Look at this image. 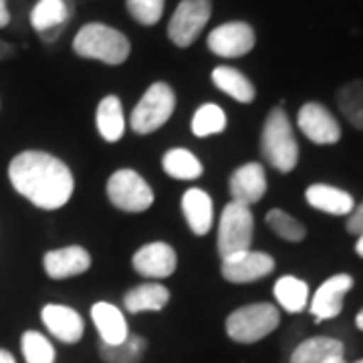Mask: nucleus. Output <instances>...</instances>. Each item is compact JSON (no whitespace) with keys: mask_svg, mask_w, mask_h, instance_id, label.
Returning <instances> with one entry per match:
<instances>
[{"mask_svg":"<svg viewBox=\"0 0 363 363\" xmlns=\"http://www.w3.org/2000/svg\"><path fill=\"white\" fill-rule=\"evenodd\" d=\"M0 363H16V362H14V357L11 351L0 350Z\"/></svg>","mask_w":363,"mask_h":363,"instance_id":"nucleus-35","label":"nucleus"},{"mask_svg":"<svg viewBox=\"0 0 363 363\" xmlns=\"http://www.w3.org/2000/svg\"><path fill=\"white\" fill-rule=\"evenodd\" d=\"M212 83L222 93L230 95L234 101H238V104H252L255 101L257 91L252 87V83L233 67H216L212 71Z\"/></svg>","mask_w":363,"mask_h":363,"instance_id":"nucleus-23","label":"nucleus"},{"mask_svg":"<svg viewBox=\"0 0 363 363\" xmlns=\"http://www.w3.org/2000/svg\"><path fill=\"white\" fill-rule=\"evenodd\" d=\"M305 198L309 206L321 210L325 214H333V216H350L351 210L355 208L353 196L350 192L329 186V184H313L307 188Z\"/></svg>","mask_w":363,"mask_h":363,"instance_id":"nucleus-18","label":"nucleus"},{"mask_svg":"<svg viewBox=\"0 0 363 363\" xmlns=\"http://www.w3.org/2000/svg\"><path fill=\"white\" fill-rule=\"evenodd\" d=\"M355 325H357V329H362L363 331V309L357 313V317H355Z\"/></svg>","mask_w":363,"mask_h":363,"instance_id":"nucleus-38","label":"nucleus"},{"mask_svg":"<svg viewBox=\"0 0 363 363\" xmlns=\"http://www.w3.org/2000/svg\"><path fill=\"white\" fill-rule=\"evenodd\" d=\"M176 109V95L168 83L157 81L143 93L140 104L131 113V128L140 135L154 133L162 125H166Z\"/></svg>","mask_w":363,"mask_h":363,"instance_id":"nucleus-5","label":"nucleus"},{"mask_svg":"<svg viewBox=\"0 0 363 363\" xmlns=\"http://www.w3.org/2000/svg\"><path fill=\"white\" fill-rule=\"evenodd\" d=\"M339 111L353 128L363 130V81H351L337 91Z\"/></svg>","mask_w":363,"mask_h":363,"instance_id":"nucleus-27","label":"nucleus"},{"mask_svg":"<svg viewBox=\"0 0 363 363\" xmlns=\"http://www.w3.org/2000/svg\"><path fill=\"white\" fill-rule=\"evenodd\" d=\"M351 286H353V277L345 272L327 279L323 285L317 289L311 301L313 317L317 321L335 319L343 309V298L351 291Z\"/></svg>","mask_w":363,"mask_h":363,"instance_id":"nucleus-14","label":"nucleus"},{"mask_svg":"<svg viewBox=\"0 0 363 363\" xmlns=\"http://www.w3.org/2000/svg\"><path fill=\"white\" fill-rule=\"evenodd\" d=\"M260 150L264 160L272 168L279 172H293L298 162V143L291 128V121L286 117L285 109L274 107L267 116L262 138H260Z\"/></svg>","mask_w":363,"mask_h":363,"instance_id":"nucleus-3","label":"nucleus"},{"mask_svg":"<svg viewBox=\"0 0 363 363\" xmlns=\"http://www.w3.org/2000/svg\"><path fill=\"white\" fill-rule=\"evenodd\" d=\"M91 319L101 337V343L105 345H119L130 337V329H128V321L123 313L111 303H105V301L95 303L91 307Z\"/></svg>","mask_w":363,"mask_h":363,"instance_id":"nucleus-17","label":"nucleus"},{"mask_svg":"<svg viewBox=\"0 0 363 363\" xmlns=\"http://www.w3.org/2000/svg\"><path fill=\"white\" fill-rule=\"evenodd\" d=\"M40 319L52 337H57L63 343H77L79 339L83 337L85 323L81 315L67 305H55V303L45 305L40 311Z\"/></svg>","mask_w":363,"mask_h":363,"instance_id":"nucleus-16","label":"nucleus"},{"mask_svg":"<svg viewBox=\"0 0 363 363\" xmlns=\"http://www.w3.org/2000/svg\"><path fill=\"white\" fill-rule=\"evenodd\" d=\"M166 0H128V11L140 25L152 26L160 23Z\"/></svg>","mask_w":363,"mask_h":363,"instance_id":"nucleus-32","label":"nucleus"},{"mask_svg":"<svg viewBox=\"0 0 363 363\" xmlns=\"http://www.w3.org/2000/svg\"><path fill=\"white\" fill-rule=\"evenodd\" d=\"M147 347L142 335H130L119 345H99V353L107 363H140L143 351Z\"/></svg>","mask_w":363,"mask_h":363,"instance_id":"nucleus-29","label":"nucleus"},{"mask_svg":"<svg viewBox=\"0 0 363 363\" xmlns=\"http://www.w3.org/2000/svg\"><path fill=\"white\" fill-rule=\"evenodd\" d=\"M343 353H345V347L339 339L309 337L295 347L291 355V363H323L329 357L343 355Z\"/></svg>","mask_w":363,"mask_h":363,"instance_id":"nucleus-24","label":"nucleus"},{"mask_svg":"<svg viewBox=\"0 0 363 363\" xmlns=\"http://www.w3.org/2000/svg\"><path fill=\"white\" fill-rule=\"evenodd\" d=\"M323 363H347V362H345V357H343V355H335V357H329V359Z\"/></svg>","mask_w":363,"mask_h":363,"instance_id":"nucleus-37","label":"nucleus"},{"mask_svg":"<svg viewBox=\"0 0 363 363\" xmlns=\"http://www.w3.org/2000/svg\"><path fill=\"white\" fill-rule=\"evenodd\" d=\"M182 212L188 222L190 230L196 236H204L212 228L214 220V208H212V198L200 190V188H190L182 198Z\"/></svg>","mask_w":363,"mask_h":363,"instance_id":"nucleus-19","label":"nucleus"},{"mask_svg":"<svg viewBox=\"0 0 363 363\" xmlns=\"http://www.w3.org/2000/svg\"><path fill=\"white\" fill-rule=\"evenodd\" d=\"M347 233L351 234H359L363 233V202L359 206H355L351 210V214L347 216V224H345Z\"/></svg>","mask_w":363,"mask_h":363,"instance_id":"nucleus-33","label":"nucleus"},{"mask_svg":"<svg viewBox=\"0 0 363 363\" xmlns=\"http://www.w3.org/2000/svg\"><path fill=\"white\" fill-rule=\"evenodd\" d=\"M21 347L26 363H55L57 351L52 343L39 331H25L21 339Z\"/></svg>","mask_w":363,"mask_h":363,"instance_id":"nucleus-30","label":"nucleus"},{"mask_svg":"<svg viewBox=\"0 0 363 363\" xmlns=\"http://www.w3.org/2000/svg\"><path fill=\"white\" fill-rule=\"evenodd\" d=\"M298 130L317 145H331L341 140V128L331 111L321 104H305L298 109Z\"/></svg>","mask_w":363,"mask_h":363,"instance_id":"nucleus-11","label":"nucleus"},{"mask_svg":"<svg viewBox=\"0 0 363 363\" xmlns=\"http://www.w3.org/2000/svg\"><path fill=\"white\" fill-rule=\"evenodd\" d=\"M255 43H257V37H255L252 26L240 21L220 25L208 35V49L224 59L245 57L252 51Z\"/></svg>","mask_w":363,"mask_h":363,"instance_id":"nucleus-9","label":"nucleus"},{"mask_svg":"<svg viewBox=\"0 0 363 363\" xmlns=\"http://www.w3.org/2000/svg\"><path fill=\"white\" fill-rule=\"evenodd\" d=\"M9 178L14 190L40 210L63 208L75 188L73 174L65 162L39 150H26L14 156Z\"/></svg>","mask_w":363,"mask_h":363,"instance_id":"nucleus-1","label":"nucleus"},{"mask_svg":"<svg viewBox=\"0 0 363 363\" xmlns=\"http://www.w3.org/2000/svg\"><path fill=\"white\" fill-rule=\"evenodd\" d=\"M95 123L97 131L105 142L116 143L123 138L125 133V117H123V107L116 95H107L97 105L95 113Z\"/></svg>","mask_w":363,"mask_h":363,"instance_id":"nucleus-21","label":"nucleus"},{"mask_svg":"<svg viewBox=\"0 0 363 363\" xmlns=\"http://www.w3.org/2000/svg\"><path fill=\"white\" fill-rule=\"evenodd\" d=\"M274 298L286 313L305 311L309 303V286L293 274H285L274 283Z\"/></svg>","mask_w":363,"mask_h":363,"instance_id":"nucleus-25","label":"nucleus"},{"mask_svg":"<svg viewBox=\"0 0 363 363\" xmlns=\"http://www.w3.org/2000/svg\"><path fill=\"white\" fill-rule=\"evenodd\" d=\"M355 363H363V359H359V362H355Z\"/></svg>","mask_w":363,"mask_h":363,"instance_id":"nucleus-39","label":"nucleus"},{"mask_svg":"<svg viewBox=\"0 0 363 363\" xmlns=\"http://www.w3.org/2000/svg\"><path fill=\"white\" fill-rule=\"evenodd\" d=\"M11 23V14H9V9H6V0H0V28Z\"/></svg>","mask_w":363,"mask_h":363,"instance_id":"nucleus-34","label":"nucleus"},{"mask_svg":"<svg viewBox=\"0 0 363 363\" xmlns=\"http://www.w3.org/2000/svg\"><path fill=\"white\" fill-rule=\"evenodd\" d=\"M210 0H182L168 25V37L178 47H190L210 21Z\"/></svg>","mask_w":363,"mask_h":363,"instance_id":"nucleus-8","label":"nucleus"},{"mask_svg":"<svg viewBox=\"0 0 363 363\" xmlns=\"http://www.w3.org/2000/svg\"><path fill=\"white\" fill-rule=\"evenodd\" d=\"M224 130H226V113L220 105L204 104L196 109L192 117V133L196 138L218 135Z\"/></svg>","mask_w":363,"mask_h":363,"instance_id":"nucleus-28","label":"nucleus"},{"mask_svg":"<svg viewBox=\"0 0 363 363\" xmlns=\"http://www.w3.org/2000/svg\"><path fill=\"white\" fill-rule=\"evenodd\" d=\"M355 252L363 257V233L359 234V238H357V245H355Z\"/></svg>","mask_w":363,"mask_h":363,"instance_id":"nucleus-36","label":"nucleus"},{"mask_svg":"<svg viewBox=\"0 0 363 363\" xmlns=\"http://www.w3.org/2000/svg\"><path fill=\"white\" fill-rule=\"evenodd\" d=\"M272 271H274V260L267 252L245 250L228 259H222V277L234 285L255 283L271 274Z\"/></svg>","mask_w":363,"mask_h":363,"instance_id":"nucleus-10","label":"nucleus"},{"mask_svg":"<svg viewBox=\"0 0 363 363\" xmlns=\"http://www.w3.org/2000/svg\"><path fill=\"white\" fill-rule=\"evenodd\" d=\"M169 301V291L160 283H143L128 291L123 305L130 313H156L162 311Z\"/></svg>","mask_w":363,"mask_h":363,"instance_id":"nucleus-22","label":"nucleus"},{"mask_svg":"<svg viewBox=\"0 0 363 363\" xmlns=\"http://www.w3.org/2000/svg\"><path fill=\"white\" fill-rule=\"evenodd\" d=\"M162 168L174 180H196L204 172L200 160L184 147H174L166 152V156L162 160Z\"/></svg>","mask_w":363,"mask_h":363,"instance_id":"nucleus-26","label":"nucleus"},{"mask_svg":"<svg viewBox=\"0 0 363 363\" xmlns=\"http://www.w3.org/2000/svg\"><path fill=\"white\" fill-rule=\"evenodd\" d=\"M109 202L123 212L140 214L154 204V190L133 169H117L107 180Z\"/></svg>","mask_w":363,"mask_h":363,"instance_id":"nucleus-7","label":"nucleus"},{"mask_svg":"<svg viewBox=\"0 0 363 363\" xmlns=\"http://www.w3.org/2000/svg\"><path fill=\"white\" fill-rule=\"evenodd\" d=\"M45 264V272L55 279V281H63V279H71L83 272L89 271L91 267V255L83 247H63L49 250L43 259Z\"/></svg>","mask_w":363,"mask_h":363,"instance_id":"nucleus-15","label":"nucleus"},{"mask_svg":"<svg viewBox=\"0 0 363 363\" xmlns=\"http://www.w3.org/2000/svg\"><path fill=\"white\" fill-rule=\"evenodd\" d=\"M230 196L233 202L242 204V206H252L262 200V196L267 194V172L259 162H248L238 169H234V174L228 180Z\"/></svg>","mask_w":363,"mask_h":363,"instance_id":"nucleus-12","label":"nucleus"},{"mask_svg":"<svg viewBox=\"0 0 363 363\" xmlns=\"http://www.w3.org/2000/svg\"><path fill=\"white\" fill-rule=\"evenodd\" d=\"M67 16L69 9L65 0H39L30 11V25L45 40H55L67 23Z\"/></svg>","mask_w":363,"mask_h":363,"instance_id":"nucleus-20","label":"nucleus"},{"mask_svg":"<svg viewBox=\"0 0 363 363\" xmlns=\"http://www.w3.org/2000/svg\"><path fill=\"white\" fill-rule=\"evenodd\" d=\"M267 224L271 226L272 233L289 242H301L307 234L305 226L297 218H293L291 214H286L285 210H279V208H272L267 212Z\"/></svg>","mask_w":363,"mask_h":363,"instance_id":"nucleus-31","label":"nucleus"},{"mask_svg":"<svg viewBox=\"0 0 363 363\" xmlns=\"http://www.w3.org/2000/svg\"><path fill=\"white\" fill-rule=\"evenodd\" d=\"M255 234V216L250 208L230 202L222 210L218 224V255L220 259H228L233 255L250 250Z\"/></svg>","mask_w":363,"mask_h":363,"instance_id":"nucleus-6","label":"nucleus"},{"mask_svg":"<svg viewBox=\"0 0 363 363\" xmlns=\"http://www.w3.org/2000/svg\"><path fill=\"white\" fill-rule=\"evenodd\" d=\"M281 323V313L271 303H252L238 307L226 317V335L242 345L257 343Z\"/></svg>","mask_w":363,"mask_h":363,"instance_id":"nucleus-4","label":"nucleus"},{"mask_svg":"<svg viewBox=\"0 0 363 363\" xmlns=\"http://www.w3.org/2000/svg\"><path fill=\"white\" fill-rule=\"evenodd\" d=\"M73 49L79 57L95 59L105 65H121L130 57L131 45L121 30L101 23H89L75 35Z\"/></svg>","mask_w":363,"mask_h":363,"instance_id":"nucleus-2","label":"nucleus"},{"mask_svg":"<svg viewBox=\"0 0 363 363\" xmlns=\"http://www.w3.org/2000/svg\"><path fill=\"white\" fill-rule=\"evenodd\" d=\"M131 264L142 277L166 279L176 271L178 257H176V250L169 247L168 242H147L133 255Z\"/></svg>","mask_w":363,"mask_h":363,"instance_id":"nucleus-13","label":"nucleus"}]
</instances>
